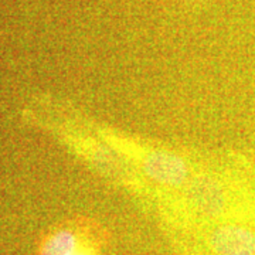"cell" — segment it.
<instances>
[{
	"label": "cell",
	"instance_id": "obj_1",
	"mask_svg": "<svg viewBox=\"0 0 255 255\" xmlns=\"http://www.w3.org/2000/svg\"><path fill=\"white\" fill-rule=\"evenodd\" d=\"M219 255H255V233L241 226L219 227L210 238Z\"/></svg>",
	"mask_w": 255,
	"mask_h": 255
},
{
	"label": "cell",
	"instance_id": "obj_4",
	"mask_svg": "<svg viewBox=\"0 0 255 255\" xmlns=\"http://www.w3.org/2000/svg\"><path fill=\"white\" fill-rule=\"evenodd\" d=\"M73 255H90V254H85V253H78V251H77V253H74Z\"/></svg>",
	"mask_w": 255,
	"mask_h": 255
},
{
	"label": "cell",
	"instance_id": "obj_3",
	"mask_svg": "<svg viewBox=\"0 0 255 255\" xmlns=\"http://www.w3.org/2000/svg\"><path fill=\"white\" fill-rule=\"evenodd\" d=\"M78 240L70 228H60L43 243L40 255H73L77 253Z\"/></svg>",
	"mask_w": 255,
	"mask_h": 255
},
{
	"label": "cell",
	"instance_id": "obj_2",
	"mask_svg": "<svg viewBox=\"0 0 255 255\" xmlns=\"http://www.w3.org/2000/svg\"><path fill=\"white\" fill-rule=\"evenodd\" d=\"M146 174L156 182L177 186L187 177V167L179 157L169 153H152L143 163Z\"/></svg>",
	"mask_w": 255,
	"mask_h": 255
}]
</instances>
